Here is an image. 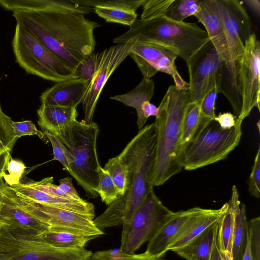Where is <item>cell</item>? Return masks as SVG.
<instances>
[{
	"instance_id": "obj_1",
	"label": "cell",
	"mask_w": 260,
	"mask_h": 260,
	"mask_svg": "<svg viewBox=\"0 0 260 260\" xmlns=\"http://www.w3.org/2000/svg\"><path fill=\"white\" fill-rule=\"evenodd\" d=\"M0 6L12 12L17 24L77 70L93 53V31L100 25L85 17L91 7L71 0H0Z\"/></svg>"
},
{
	"instance_id": "obj_2",
	"label": "cell",
	"mask_w": 260,
	"mask_h": 260,
	"mask_svg": "<svg viewBox=\"0 0 260 260\" xmlns=\"http://www.w3.org/2000/svg\"><path fill=\"white\" fill-rule=\"evenodd\" d=\"M188 103V90L170 85L157 107L154 122L157 133L156 157L151 179L153 187L162 185L182 169L179 156L183 119Z\"/></svg>"
},
{
	"instance_id": "obj_3",
	"label": "cell",
	"mask_w": 260,
	"mask_h": 260,
	"mask_svg": "<svg viewBox=\"0 0 260 260\" xmlns=\"http://www.w3.org/2000/svg\"><path fill=\"white\" fill-rule=\"evenodd\" d=\"M157 133L154 122L145 125L117 155L127 172V189L121 244L127 235L132 218L150 190L156 157Z\"/></svg>"
},
{
	"instance_id": "obj_4",
	"label": "cell",
	"mask_w": 260,
	"mask_h": 260,
	"mask_svg": "<svg viewBox=\"0 0 260 260\" xmlns=\"http://www.w3.org/2000/svg\"><path fill=\"white\" fill-rule=\"evenodd\" d=\"M133 38L138 41L157 44L170 49L185 62L210 42L206 30L196 23L175 22L165 16L137 19L129 29L113 40L123 43Z\"/></svg>"
},
{
	"instance_id": "obj_5",
	"label": "cell",
	"mask_w": 260,
	"mask_h": 260,
	"mask_svg": "<svg viewBox=\"0 0 260 260\" xmlns=\"http://www.w3.org/2000/svg\"><path fill=\"white\" fill-rule=\"evenodd\" d=\"M96 123H86L84 120L74 121L69 126L52 135L65 145L74 157L70 175L82 186L86 196L91 199L99 194L100 170L96 151V140L99 134Z\"/></svg>"
},
{
	"instance_id": "obj_6",
	"label": "cell",
	"mask_w": 260,
	"mask_h": 260,
	"mask_svg": "<svg viewBox=\"0 0 260 260\" xmlns=\"http://www.w3.org/2000/svg\"><path fill=\"white\" fill-rule=\"evenodd\" d=\"M242 121L223 129L212 121L189 142L180 146L179 161L182 169L190 171L224 159L238 145L242 136Z\"/></svg>"
},
{
	"instance_id": "obj_7",
	"label": "cell",
	"mask_w": 260,
	"mask_h": 260,
	"mask_svg": "<svg viewBox=\"0 0 260 260\" xmlns=\"http://www.w3.org/2000/svg\"><path fill=\"white\" fill-rule=\"evenodd\" d=\"M12 46L16 62L28 74L55 83L79 78L76 69L59 58L35 35L17 23Z\"/></svg>"
},
{
	"instance_id": "obj_8",
	"label": "cell",
	"mask_w": 260,
	"mask_h": 260,
	"mask_svg": "<svg viewBox=\"0 0 260 260\" xmlns=\"http://www.w3.org/2000/svg\"><path fill=\"white\" fill-rule=\"evenodd\" d=\"M30 229L0 225V247L8 254L6 260H91L92 251L63 249L44 242Z\"/></svg>"
},
{
	"instance_id": "obj_9",
	"label": "cell",
	"mask_w": 260,
	"mask_h": 260,
	"mask_svg": "<svg viewBox=\"0 0 260 260\" xmlns=\"http://www.w3.org/2000/svg\"><path fill=\"white\" fill-rule=\"evenodd\" d=\"M0 194L31 216L49 226L48 230L98 237L104 232L94 224V218L72 211L46 205L18 196L2 178Z\"/></svg>"
},
{
	"instance_id": "obj_10",
	"label": "cell",
	"mask_w": 260,
	"mask_h": 260,
	"mask_svg": "<svg viewBox=\"0 0 260 260\" xmlns=\"http://www.w3.org/2000/svg\"><path fill=\"white\" fill-rule=\"evenodd\" d=\"M173 212L165 206L152 188L135 213L120 249L129 254L148 242Z\"/></svg>"
},
{
	"instance_id": "obj_11",
	"label": "cell",
	"mask_w": 260,
	"mask_h": 260,
	"mask_svg": "<svg viewBox=\"0 0 260 260\" xmlns=\"http://www.w3.org/2000/svg\"><path fill=\"white\" fill-rule=\"evenodd\" d=\"M137 40V38H133L125 43L94 54L93 74L82 101L84 120L86 123L92 121L99 98L109 78L129 55Z\"/></svg>"
},
{
	"instance_id": "obj_12",
	"label": "cell",
	"mask_w": 260,
	"mask_h": 260,
	"mask_svg": "<svg viewBox=\"0 0 260 260\" xmlns=\"http://www.w3.org/2000/svg\"><path fill=\"white\" fill-rule=\"evenodd\" d=\"M215 1L226 39L234 75L238 77L239 62L245 43L253 34L252 23L242 2Z\"/></svg>"
},
{
	"instance_id": "obj_13",
	"label": "cell",
	"mask_w": 260,
	"mask_h": 260,
	"mask_svg": "<svg viewBox=\"0 0 260 260\" xmlns=\"http://www.w3.org/2000/svg\"><path fill=\"white\" fill-rule=\"evenodd\" d=\"M222 62L210 41L186 61L189 80V103L201 105L204 97L215 88L218 71Z\"/></svg>"
},
{
	"instance_id": "obj_14",
	"label": "cell",
	"mask_w": 260,
	"mask_h": 260,
	"mask_svg": "<svg viewBox=\"0 0 260 260\" xmlns=\"http://www.w3.org/2000/svg\"><path fill=\"white\" fill-rule=\"evenodd\" d=\"M259 65L260 43L255 35L252 34L245 43L239 62L238 81L242 106L238 120L243 121L254 107L259 110Z\"/></svg>"
},
{
	"instance_id": "obj_15",
	"label": "cell",
	"mask_w": 260,
	"mask_h": 260,
	"mask_svg": "<svg viewBox=\"0 0 260 260\" xmlns=\"http://www.w3.org/2000/svg\"><path fill=\"white\" fill-rule=\"evenodd\" d=\"M137 64L143 78H151L158 72L169 74L173 78L175 87L188 90V83L181 77L176 69L177 55L161 45L137 40L129 55Z\"/></svg>"
},
{
	"instance_id": "obj_16",
	"label": "cell",
	"mask_w": 260,
	"mask_h": 260,
	"mask_svg": "<svg viewBox=\"0 0 260 260\" xmlns=\"http://www.w3.org/2000/svg\"><path fill=\"white\" fill-rule=\"evenodd\" d=\"M205 27L210 41L220 59L225 63L234 79L226 39L215 0H201L199 9L194 15Z\"/></svg>"
},
{
	"instance_id": "obj_17",
	"label": "cell",
	"mask_w": 260,
	"mask_h": 260,
	"mask_svg": "<svg viewBox=\"0 0 260 260\" xmlns=\"http://www.w3.org/2000/svg\"><path fill=\"white\" fill-rule=\"evenodd\" d=\"M198 207L186 210L173 212L148 242L145 251L141 254L145 257L160 258L168 251V248L181 232Z\"/></svg>"
},
{
	"instance_id": "obj_18",
	"label": "cell",
	"mask_w": 260,
	"mask_h": 260,
	"mask_svg": "<svg viewBox=\"0 0 260 260\" xmlns=\"http://www.w3.org/2000/svg\"><path fill=\"white\" fill-rule=\"evenodd\" d=\"M90 80L76 78L55 83L42 93L41 105L77 107L82 103Z\"/></svg>"
},
{
	"instance_id": "obj_19",
	"label": "cell",
	"mask_w": 260,
	"mask_h": 260,
	"mask_svg": "<svg viewBox=\"0 0 260 260\" xmlns=\"http://www.w3.org/2000/svg\"><path fill=\"white\" fill-rule=\"evenodd\" d=\"M228 206L227 203L217 209H203L198 207L184 227L170 244L168 250L174 251L181 248L216 224Z\"/></svg>"
},
{
	"instance_id": "obj_20",
	"label": "cell",
	"mask_w": 260,
	"mask_h": 260,
	"mask_svg": "<svg viewBox=\"0 0 260 260\" xmlns=\"http://www.w3.org/2000/svg\"><path fill=\"white\" fill-rule=\"evenodd\" d=\"M9 186L18 196L25 200L94 217L93 205L82 199L75 200L51 195L30 187L21 182Z\"/></svg>"
},
{
	"instance_id": "obj_21",
	"label": "cell",
	"mask_w": 260,
	"mask_h": 260,
	"mask_svg": "<svg viewBox=\"0 0 260 260\" xmlns=\"http://www.w3.org/2000/svg\"><path fill=\"white\" fill-rule=\"evenodd\" d=\"M38 123L43 132L51 134L76 120L77 107L41 105L37 110Z\"/></svg>"
},
{
	"instance_id": "obj_22",
	"label": "cell",
	"mask_w": 260,
	"mask_h": 260,
	"mask_svg": "<svg viewBox=\"0 0 260 260\" xmlns=\"http://www.w3.org/2000/svg\"><path fill=\"white\" fill-rule=\"evenodd\" d=\"M154 90V83L153 80L143 78L139 84L129 92L111 96L110 98L136 109L137 114V123L139 129H141L147 121L143 113V108L146 103L150 101Z\"/></svg>"
},
{
	"instance_id": "obj_23",
	"label": "cell",
	"mask_w": 260,
	"mask_h": 260,
	"mask_svg": "<svg viewBox=\"0 0 260 260\" xmlns=\"http://www.w3.org/2000/svg\"><path fill=\"white\" fill-rule=\"evenodd\" d=\"M3 207L0 211V225L30 229L41 233L49 226L36 219L0 194Z\"/></svg>"
},
{
	"instance_id": "obj_24",
	"label": "cell",
	"mask_w": 260,
	"mask_h": 260,
	"mask_svg": "<svg viewBox=\"0 0 260 260\" xmlns=\"http://www.w3.org/2000/svg\"><path fill=\"white\" fill-rule=\"evenodd\" d=\"M231 197L234 201L235 215L232 257L233 260H241L249 238L248 224L245 206L240 201L235 185L232 187Z\"/></svg>"
},
{
	"instance_id": "obj_25",
	"label": "cell",
	"mask_w": 260,
	"mask_h": 260,
	"mask_svg": "<svg viewBox=\"0 0 260 260\" xmlns=\"http://www.w3.org/2000/svg\"><path fill=\"white\" fill-rule=\"evenodd\" d=\"M217 222L186 246L174 252L184 259L191 257L197 260H210L217 241Z\"/></svg>"
},
{
	"instance_id": "obj_26",
	"label": "cell",
	"mask_w": 260,
	"mask_h": 260,
	"mask_svg": "<svg viewBox=\"0 0 260 260\" xmlns=\"http://www.w3.org/2000/svg\"><path fill=\"white\" fill-rule=\"evenodd\" d=\"M215 88L217 93H222L230 103L234 116H240L242 106V99L238 79H234L227 67L222 62L218 71Z\"/></svg>"
},
{
	"instance_id": "obj_27",
	"label": "cell",
	"mask_w": 260,
	"mask_h": 260,
	"mask_svg": "<svg viewBox=\"0 0 260 260\" xmlns=\"http://www.w3.org/2000/svg\"><path fill=\"white\" fill-rule=\"evenodd\" d=\"M228 206L217 221V245L221 252L232 254L235 225L234 201L231 197Z\"/></svg>"
},
{
	"instance_id": "obj_28",
	"label": "cell",
	"mask_w": 260,
	"mask_h": 260,
	"mask_svg": "<svg viewBox=\"0 0 260 260\" xmlns=\"http://www.w3.org/2000/svg\"><path fill=\"white\" fill-rule=\"evenodd\" d=\"M39 236L48 244L63 249L84 248L88 242L96 238L66 232L49 230L39 234Z\"/></svg>"
},
{
	"instance_id": "obj_29",
	"label": "cell",
	"mask_w": 260,
	"mask_h": 260,
	"mask_svg": "<svg viewBox=\"0 0 260 260\" xmlns=\"http://www.w3.org/2000/svg\"><path fill=\"white\" fill-rule=\"evenodd\" d=\"M124 210V197L123 196L109 205L102 214L93 219L94 224L101 230L122 224Z\"/></svg>"
},
{
	"instance_id": "obj_30",
	"label": "cell",
	"mask_w": 260,
	"mask_h": 260,
	"mask_svg": "<svg viewBox=\"0 0 260 260\" xmlns=\"http://www.w3.org/2000/svg\"><path fill=\"white\" fill-rule=\"evenodd\" d=\"M201 0H174L168 8L165 17L175 22H183L194 16L199 9Z\"/></svg>"
},
{
	"instance_id": "obj_31",
	"label": "cell",
	"mask_w": 260,
	"mask_h": 260,
	"mask_svg": "<svg viewBox=\"0 0 260 260\" xmlns=\"http://www.w3.org/2000/svg\"><path fill=\"white\" fill-rule=\"evenodd\" d=\"M200 115V104L188 103L183 119L181 145L192 138L198 127Z\"/></svg>"
},
{
	"instance_id": "obj_32",
	"label": "cell",
	"mask_w": 260,
	"mask_h": 260,
	"mask_svg": "<svg viewBox=\"0 0 260 260\" xmlns=\"http://www.w3.org/2000/svg\"><path fill=\"white\" fill-rule=\"evenodd\" d=\"M103 169L110 175L121 196H124L127 189V172L125 165L116 156L109 159Z\"/></svg>"
},
{
	"instance_id": "obj_33",
	"label": "cell",
	"mask_w": 260,
	"mask_h": 260,
	"mask_svg": "<svg viewBox=\"0 0 260 260\" xmlns=\"http://www.w3.org/2000/svg\"><path fill=\"white\" fill-rule=\"evenodd\" d=\"M146 0H71L77 5L89 7H102L117 8L136 12Z\"/></svg>"
},
{
	"instance_id": "obj_34",
	"label": "cell",
	"mask_w": 260,
	"mask_h": 260,
	"mask_svg": "<svg viewBox=\"0 0 260 260\" xmlns=\"http://www.w3.org/2000/svg\"><path fill=\"white\" fill-rule=\"evenodd\" d=\"M93 10L107 22L117 23L129 26L133 24L137 17L136 12L120 9L96 7Z\"/></svg>"
},
{
	"instance_id": "obj_35",
	"label": "cell",
	"mask_w": 260,
	"mask_h": 260,
	"mask_svg": "<svg viewBox=\"0 0 260 260\" xmlns=\"http://www.w3.org/2000/svg\"><path fill=\"white\" fill-rule=\"evenodd\" d=\"M96 192L102 202L108 206L123 197L110 175L102 167L100 170Z\"/></svg>"
},
{
	"instance_id": "obj_36",
	"label": "cell",
	"mask_w": 260,
	"mask_h": 260,
	"mask_svg": "<svg viewBox=\"0 0 260 260\" xmlns=\"http://www.w3.org/2000/svg\"><path fill=\"white\" fill-rule=\"evenodd\" d=\"M11 118L5 114L0 104V154L7 150H12L18 138L15 137Z\"/></svg>"
},
{
	"instance_id": "obj_37",
	"label": "cell",
	"mask_w": 260,
	"mask_h": 260,
	"mask_svg": "<svg viewBox=\"0 0 260 260\" xmlns=\"http://www.w3.org/2000/svg\"><path fill=\"white\" fill-rule=\"evenodd\" d=\"M44 134L51 144L54 159L59 161L62 165L63 169L70 174L71 166L74 159L73 155L55 136L49 133H45Z\"/></svg>"
},
{
	"instance_id": "obj_38",
	"label": "cell",
	"mask_w": 260,
	"mask_h": 260,
	"mask_svg": "<svg viewBox=\"0 0 260 260\" xmlns=\"http://www.w3.org/2000/svg\"><path fill=\"white\" fill-rule=\"evenodd\" d=\"M174 0H146L143 6L141 19H152L165 16Z\"/></svg>"
},
{
	"instance_id": "obj_39",
	"label": "cell",
	"mask_w": 260,
	"mask_h": 260,
	"mask_svg": "<svg viewBox=\"0 0 260 260\" xmlns=\"http://www.w3.org/2000/svg\"><path fill=\"white\" fill-rule=\"evenodd\" d=\"M249 242L253 260H260V217L248 221Z\"/></svg>"
},
{
	"instance_id": "obj_40",
	"label": "cell",
	"mask_w": 260,
	"mask_h": 260,
	"mask_svg": "<svg viewBox=\"0 0 260 260\" xmlns=\"http://www.w3.org/2000/svg\"><path fill=\"white\" fill-rule=\"evenodd\" d=\"M26 168L21 161L11 157L6 168L9 174L5 173L3 176L5 183L9 186L19 183L24 174Z\"/></svg>"
},
{
	"instance_id": "obj_41",
	"label": "cell",
	"mask_w": 260,
	"mask_h": 260,
	"mask_svg": "<svg viewBox=\"0 0 260 260\" xmlns=\"http://www.w3.org/2000/svg\"><path fill=\"white\" fill-rule=\"evenodd\" d=\"M249 192L258 199L260 197V147L258 148L248 181Z\"/></svg>"
},
{
	"instance_id": "obj_42",
	"label": "cell",
	"mask_w": 260,
	"mask_h": 260,
	"mask_svg": "<svg viewBox=\"0 0 260 260\" xmlns=\"http://www.w3.org/2000/svg\"><path fill=\"white\" fill-rule=\"evenodd\" d=\"M12 127L15 137L17 138L24 136L37 135L41 139L46 137L44 133L39 131L31 120H25L12 123Z\"/></svg>"
},
{
	"instance_id": "obj_43",
	"label": "cell",
	"mask_w": 260,
	"mask_h": 260,
	"mask_svg": "<svg viewBox=\"0 0 260 260\" xmlns=\"http://www.w3.org/2000/svg\"><path fill=\"white\" fill-rule=\"evenodd\" d=\"M126 253L120 248L98 251L92 254L91 260H117L126 256Z\"/></svg>"
},
{
	"instance_id": "obj_44",
	"label": "cell",
	"mask_w": 260,
	"mask_h": 260,
	"mask_svg": "<svg viewBox=\"0 0 260 260\" xmlns=\"http://www.w3.org/2000/svg\"><path fill=\"white\" fill-rule=\"evenodd\" d=\"M59 189L64 192L70 199L80 200L81 198L73 186L72 178L67 177L59 180Z\"/></svg>"
},
{
	"instance_id": "obj_45",
	"label": "cell",
	"mask_w": 260,
	"mask_h": 260,
	"mask_svg": "<svg viewBox=\"0 0 260 260\" xmlns=\"http://www.w3.org/2000/svg\"><path fill=\"white\" fill-rule=\"evenodd\" d=\"M237 117L230 112L219 113L216 116L214 120L223 129H230L236 123Z\"/></svg>"
},
{
	"instance_id": "obj_46",
	"label": "cell",
	"mask_w": 260,
	"mask_h": 260,
	"mask_svg": "<svg viewBox=\"0 0 260 260\" xmlns=\"http://www.w3.org/2000/svg\"><path fill=\"white\" fill-rule=\"evenodd\" d=\"M11 150H7L0 154V180L6 173L8 163L11 157Z\"/></svg>"
},
{
	"instance_id": "obj_47",
	"label": "cell",
	"mask_w": 260,
	"mask_h": 260,
	"mask_svg": "<svg viewBox=\"0 0 260 260\" xmlns=\"http://www.w3.org/2000/svg\"><path fill=\"white\" fill-rule=\"evenodd\" d=\"M243 2H244L257 17L259 16L260 1L259 0H246Z\"/></svg>"
},
{
	"instance_id": "obj_48",
	"label": "cell",
	"mask_w": 260,
	"mask_h": 260,
	"mask_svg": "<svg viewBox=\"0 0 260 260\" xmlns=\"http://www.w3.org/2000/svg\"><path fill=\"white\" fill-rule=\"evenodd\" d=\"M117 260H164L161 258H153L147 257L143 256L141 254H128L126 256L118 259Z\"/></svg>"
},
{
	"instance_id": "obj_49",
	"label": "cell",
	"mask_w": 260,
	"mask_h": 260,
	"mask_svg": "<svg viewBox=\"0 0 260 260\" xmlns=\"http://www.w3.org/2000/svg\"><path fill=\"white\" fill-rule=\"evenodd\" d=\"M210 260H222L221 254L218 249L217 243L213 248Z\"/></svg>"
},
{
	"instance_id": "obj_50",
	"label": "cell",
	"mask_w": 260,
	"mask_h": 260,
	"mask_svg": "<svg viewBox=\"0 0 260 260\" xmlns=\"http://www.w3.org/2000/svg\"><path fill=\"white\" fill-rule=\"evenodd\" d=\"M241 260H253L251 253L249 238L243 254Z\"/></svg>"
},
{
	"instance_id": "obj_51",
	"label": "cell",
	"mask_w": 260,
	"mask_h": 260,
	"mask_svg": "<svg viewBox=\"0 0 260 260\" xmlns=\"http://www.w3.org/2000/svg\"><path fill=\"white\" fill-rule=\"evenodd\" d=\"M222 260H233L232 254L228 252H221Z\"/></svg>"
},
{
	"instance_id": "obj_52",
	"label": "cell",
	"mask_w": 260,
	"mask_h": 260,
	"mask_svg": "<svg viewBox=\"0 0 260 260\" xmlns=\"http://www.w3.org/2000/svg\"><path fill=\"white\" fill-rule=\"evenodd\" d=\"M8 258V254L0 247V260H6Z\"/></svg>"
},
{
	"instance_id": "obj_53",
	"label": "cell",
	"mask_w": 260,
	"mask_h": 260,
	"mask_svg": "<svg viewBox=\"0 0 260 260\" xmlns=\"http://www.w3.org/2000/svg\"><path fill=\"white\" fill-rule=\"evenodd\" d=\"M185 260H197V259L194 257H191L185 259Z\"/></svg>"
},
{
	"instance_id": "obj_54",
	"label": "cell",
	"mask_w": 260,
	"mask_h": 260,
	"mask_svg": "<svg viewBox=\"0 0 260 260\" xmlns=\"http://www.w3.org/2000/svg\"><path fill=\"white\" fill-rule=\"evenodd\" d=\"M3 207V203L0 201V211L2 208Z\"/></svg>"
}]
</instances>
